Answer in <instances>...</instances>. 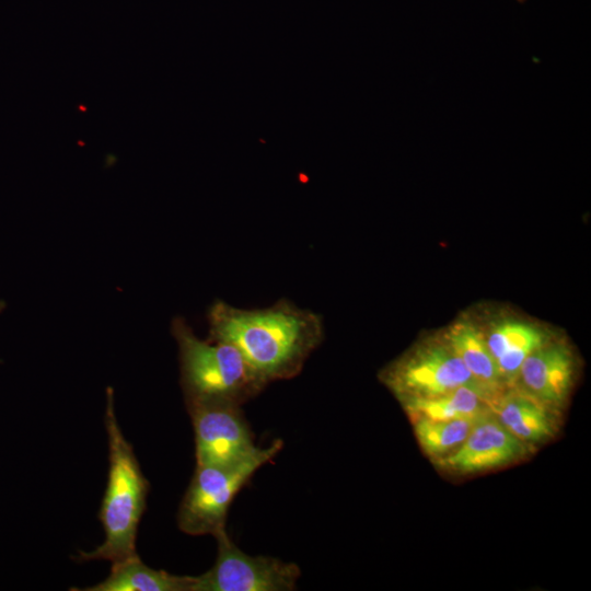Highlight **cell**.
<instances>
[{
  "instance_id": "cell-11",
  "label": "cell",
  "mask_w": 591,
  "mask_h": 591,
  "mask_svg": "<svg viewBox=\"0 0 591 591\" xmlns=\"http://www.w3.org/2000/svg\"><path fill=\"white\" fill-rule=\"evenodd\" d=\"M502 426L528 445L543 442L555 432L552 407L522 391H505L490 406Z\"/></svg>"
},
{
  "instance_id": "cell-14",
  "label": "cell",
  "mask_w": 591,
  "mask_h": 591,
  "mask_svg": "<svg viewBox=\"0 0 591 591\" xmlns=\"http://www.w3.org/2000/svg\"><path fill=\"white\" fill-rule=\"evenodd\" d=\"M410 417L440 420H475L491 412L490 404L476 392L460 387L450 393L402 402Z\"/></svg>"
},
{
  "instance_id": "cell-8",
  "label": "cell",
  "mask_w": 591,
  "mask_h": 591,
  "mask_svg": "<svg viewBox=\"0 0 591 591\" xmlns=\"http://www.w3.org/2000/svg\"><path fill=\"white\" fill-rule=\"evenodd\" d=\"M528 447L491 410L478 417L465 440L451 453L436 459V463L456 473H477L518 460L525 455Z\"/></svg>"
},
{
  "instance_id": "cell-7",
  "label": "cell",
  "mask_w": 591,
  "mask_h": 591,
  "mask_svg": "<svg viewBox=\"0 0 591 591\" xmlns=\"http://www.w3.org/2000/svg\"><path fill=\"white\" fill-rule=\"evenodd\" d=\"M186 407L194 428L196 465H231L256 450L241 406L206 402Z\"/></svg>"
},
{
  "instance_id": "cell-3",
  "label": "cell",
  "mask_w": 591,
  "mask_h": 591,
  "mask_svg": "<svg viewBox=\"0 0 591 591\" xmlns=\"http://www.w3.org/2000/svg\"><path fill=\"white\" fill-rule=\"evenodd\" d=\"M185 404L217 402L242 406L267 385L232 345L201 339L182 316L172 320Z\"/></svg>"
},
{
  "instance_id": "cell-15",
  "label": "cell",
  "mask_w": 591,
  "mask_h": 591,
  "mask_svg": "<svg viewBox=\"0 0 591 591\" xmlns=\"http://www.w3.org/2000/svg\"><path fill=\"white\" fill-rule=\"evenodd\" d=\"M412 419L421 449L434 459L454 451L465 440L476 420H440L425 417H412Z\"/></svg>"
},
{
  "instance_id": "cell-9",
  "label": "cell",
  "mask_w": 591,
  "mask_h": 591,
  "mask_svg": "<svg viewBox=\"0 0 591 591\" xmlns=\"http://www.w3.org/2000/svg\"><path fill=\"white\" fill-rule=\"evenodd\" d=\"M575 372L570 348L551 339L523 361L517 382L521 390L549 407L563 404L569 393Z\"/></svg>"
},
{
  "instance_id": "cell-4",
  "label": "cell",
  "mask_w": 591,
  "mask_h": 591,
  "mask_svg": "<svg viewBox=\"0 0 591 591\" xmlns=\"http://www.w3.org/2000/svg\"><path fill=\"white\" fill-rule=\"evenodd\" d=\"M282 449L280 439L231 465H196L181 501L177 524L188 535H217L225 530L229 507L240 489Z\"/></svg>"
},
{
  "instance_id": "cell-16",
  "label": "cell",
  "mask_w": 591,
  "mask_h": 591,
  "mask_svg": "<svg viewBox=\"0 0 591 591\" xmlns=\"http://www.w3.org/2000/svg\"><path fill=\"white\" fill-rule=\"evenodd\" d=\"M5 302L3 300H0V314L5 309Z\"/></svg>"
},
{
  "instance_id": "cell-5",
  "label": "cell",
  "mask_w": 591,
  "mask_h": 591,
  "mask_svg": "<svg viewBox=\"0 0 591 591\" xmlns=\"http://www.w3.org/2000/svg\"><path fill=\"white\" fill-rule=\"evenodd\" d=\"M383 380L399 398H427L467 387L491 406L495 398L444 341L424 344L393 363Z\"/></svg>"
},
{
  "instance_id": "cell-1",
  "label": "cell",
  "mask_w": 591,
  "mask_h": 591,
  "mask_svg": "<svg viewBox=\"0 0 591 591\" xmlns=\"http://www.w3.org/2000/svg\"><path fill=\"white\" fill-rule=\"evenodd\" d=\"M207 321V339L234 346L266 384L297 376L324 339L322 315L287 299L263 309H240L218 299Z\"/></svg>"
},
{
  "instance_id": "cell-2",
  "label": "cell",
  "mask_w": 591,
  "mask_h": 591,
  "mask_svg": "<svg viewBox=\"0 0 591 591\" xmlns=\"http://www.w3.org/2000/svg\"><path fill=\"white\" fill-rule=\"evenodd\" d=\"M104 422L108 442V474L99 519L105 538L93 551L79 552L76 558L115 564L138 556V526L146 511L149 483L132 445L121 431L111 387L106 391Z\"/></svg>"
},
{
  "instance_id": "cell-13",
  "label": "cell",
  "mask_w": 591,
  "mask_h": 591,
  "mask_svg": "<svg viewBox=\"0 0 591 591\" xmlns=\"http://www.w3.org/2000/svg\"><path fill=\"white\" fill-rule=\"evenodd\" d=\"M195 577L153 569L139 556L112 564L109 575L82 591H193Z\"/></svg>"
},
{
  "instance_id": "cell-6",
  "label": "cell",
  "mask_w": 591,
  "mask_h": 591,
  "mask_svg": "<svg viewBox=\"0 0 591 591\" xmlns=\"http://www.w3.org/2000/svg\"><path fill=\"white\" fill-rule=\"evenodd\" d=\"M213 566L195 577L193 591H290L297 588L298 565L268 556H250L229 537L227 530L213 536Z\"/></svg>"
},
{
  "instance_id": "cell-10",
  "label": "cell",
  "mask_w": 591,
  "mask_h": 591,
  "mask_svg": "<svg viewBox=\"0 0 591 591\" xmlns=\"http://www.w3.org/2000/svg\"><path fill=\"white\" fill-rule=\"evenodd\" d=\"M484 335L506 387L515 385L523 361L549 340L541 327L512 318L496 322Z\"/></svg>"
},
{
  "instance_id": "cell-12",
  "label": "cell",
  "mask_w": 591,
  "mask_h": 591,
  "mask_svg": "<svg viewBox=\"0 0 591 591\" xmlns=\"http://www.w3.org/2000/svg\"><path fill=\"white\" fill-rule=\"evenodd\" d=\"M443 340L495 401L505 392L506 386L484 332L477 325L467 320L457 321L448 328Z\"/></svg>"
}]
</instances>
